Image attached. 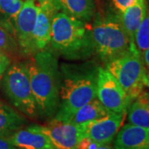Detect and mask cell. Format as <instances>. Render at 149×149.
<instances>
[{"label":"cell","instance_id":"1","mask_svg":"<svg viewBox=\"0 0 149 149\" xmlns=\"http://www.w3.org/2000/svg\"><path fill=\"white\" fill-rule=\"evenodd\" d=\"M27 66L30 84L37 107L43 118L56 115L60 104L61 79L57 61L48 51H39Z\"/></svg>","mask_w":149,"mask_h":149},{"label":"cell","instance_id":"2","mask_svg":"<svg viewBox=\"0 0 149 149\" xmlns=\"http://www.w3.org/2000/svg\"><path fill=\"white\" fill-rule=\"evenodd\" d=\"M50 44L53 51L70 59L87 57L95 50L91 28L63 12L54 16Z\"/></svg>","mask_w":149,"mask_h":149},{"label":"cell","instance_id":"3","mask_svg":"<svg viewBox=\"0 0 149 149\" xmlns=\"http://www.w3.org/2000/svg\"><path fill=\"white\" fill-rule=\"evenodd\" d=\"M97 72L94 70L67 73L60 88V104L54 118L69 121L80 108L96 99Z\"/></svg>","mask_w":149,"mask_h":149},{"label":"cell","instance_id":"4","mask_svg":"<svg viewBox=\"0 0 149 149\" xmlns=\"http://www.w3.org/2000/svg\"><path fill=\"white\" fill-rule=\"evenodd\" d=\"M91 30L95 50L105 63L135 47L124 31L119 17L97 19Z\"/></svg>","mask_w":149,"mask_h":149},{"label":"cell","instance_id":"5","mask_svg":"<svg viewBox=\"0 0 149 149\" xmlns=\"http://www.w3.org/2000/svg\"><path fill=\"white\" fill-rule=\"evenodd\" d=\"M106 68L132 101L144 91L147 84V70L142 56L135 47L106 63Z\"/></svg>","mask_w":149,"mask_h":149},{"label":"cell","instance_id":"6","mask_svg":"<svg viewBox=\"0 0 149 149\" xmlns=\"http://www.w3.org/2000/svg\"><path fill=\"white\" fill-rule=\"evenodd\" d=\"M3 91L13 105L29 117H36L37 107L26 65H11L3 80Z\"/></svg>","mask_w":149,"mask_h":149},{"label":"cell","instance_id":"7","mask_svg":"<svg viewBox=\"0 0 149 149\" xmlns=\"http://www.w3.org/2000/svg\"><path fill=\"white\" fill-rule=\"evenodd\" d=\"M96 97L107 109L116 113H127L131 99L118 80L106 69L97 70Z\"/></svg>","mask_w":149,"mask_h":149},{"label":"cell","instance_id":"8","mask_svg":"<svg viewBox=\"0 0 149 149\" xmlns=\"http://www.w3.org/2000/svg\"><path fill=\"white\" fill-rule=\"evenodd\" d=\"M47 135L55 149H77L85 138L80 124L53 118L47 125H33Z\"/></svg>","mask_w":149,"mask_h":149},{"label":"cell","instance_id":"9","mask_svg":"<svg viewBox=\"0 0 149 149\" xmlns=\"http://www.w3.org/2000/svg\"><path fill=\"white\" fill-rule=\"evenodd\" d=\"M125 113H111L104 117L80 124L85 138L99 145L111 144L122 127Z\"/></svg>","mask_w":149,"mask_h":149},{"label":"cell","instance_id":"10","mask_svg":"<svg viewBox=\"0 0 149 149\" xmlns=\"http://www.w3.org/2000/svg\"><path fill=\"white\" fill-rule=\"evenodd\" d=\"M39 6L34 0H25L14 21V36L25 52H34L32 34Z\"/></svg>","mask_w":149,"mask_h":149},{"label":"cell","instance_id":"11","mask_svg":"<svg viewBox=\"0 0 149 149\" xmlns=\"http://www.w3.org/2000/svg\"><path fill=\"white\" fill-rule=\"evenodd\" d=\"M39 6L32 34L34 51H42L50 44L52 20L58 10L51 0H43Z\"/></svg>","mask_w":149,"mask_h":149},{"label":"cell","instance_id":"12","mask_svg":"<svg viewBox=\"0 0 149 149\" xmlns=\"http://www.w3.org/2000/svg\"><path fill=\"white\" fill-rule=\"evenodd\" d=\"M115 149H149V128L133 124L121 127L114 139Z\"/></svg>","mask_w":149,"mask_h":149},{"label":"cell","instance_id":"13","mask_svg":"<svg viewBox=\"0 0 149 149\" xmlns=\"http://www.w3.org/2000/svg\"><path fill=\"white\" fill-rule=\"evenodd\" d=\"M8 139L18 149H55L47 135L33 125L17 130Z\"/></svg>","mask_w":149,"mask_h":149},{"label":"cell","instance_id":"14","mask_svg":"<svg viewBox=\"0 0 149 149\" xmlns=\"http://www.w3.org/2000/svg\"><path fill=\"white\" fill-rule=\"evenodd\" d=\"M145 0H137L134 3L120 13L119 20L131 42L134 44V35L147 13Z\"/></svg>","mask_w":149,"mask_h":149},{"label":"cell","instance_id":"15","mask_svg":"<svg viewBox=\"0 0 149 149\" xmlns=\"http://www.w3.org/2000/svg\"><path fill=\"white\" fill-rule=\"evenodd\" d=\"M57 10L81 21H90L94 15L93 0H51Z\"/></svg>","mask_w":149,"mask_h":149},{"label":"cell","instance_id":"16","mask_svg":"<svg viewBox=\"0 0 149 149\" xmlns=\"http://www.w3.org/2000/svg\"><path fill=\"white\" fill-rule=\"evenodd\" d=\"M127 113L130 124L149 128V92L143 91L134 99Z\"/></svg>","mask_w":149,"mask_h":149},{"label":"cell","instance_id":"17","mask_svg":"<svg viewBox=\"0 0 149 149\" xmlns=\"http://www.w3.org/2000/svg\"><path fill=\"white\" fill-rule=\"evenodd\" d=\"M26 119L11 107L0 103V137L8 138L20 129Z\"/></svg>","mask_w":149,"mask_h":149},{"label":"cell","instance_id":"18","mask_svg":"<svg viewBox=\"0 0 149 149\" xmlns=\"http://www.w3.org/2000/svg\"><path fill=\"white\" fill-rule=\"evenodd\" d=\"M113 112L103 106L99 100L96 98L92 101L80 108L69 119V122L76 124H82L85 123L91 122L100 118L104 117Z\"/></svg>","mask_w":149,"mask_h":149},{"label":"cell","instance_id":"19","mask_svg":"<svg viewBox=\"0 0 149 149\" xmlns=\"http://www.w3.org/2000/svg\"><path fill=\"white\" fill-rule=\"evenodd\" d=\"M23 4L22 0H0V25L14 36V21Z\"/></svg>","mask_w":149,"mask_h":149},{"label":"cell","instance_id":"20","mask_svg":"<svg viewBox=\"0 0 149 149\" xmlns=\"http://www.w3.org/2000/svg\"><path fill=\"white\" fill-rule=\"evenodd\" d=\"M134 45L141 56L149 47V8L134 35Z\"/></svg>","mask_w":149,"mask_h":149},{"label":"cell","instance_id":"21","mask_svg":"<svg viewBox=\"0 0 149 149\" xmlns=\"http://www.w3.org/2000/svg\"><path fill=\"white\" fill-rule=\"evenodd\" d=\"M16 48V42L9 32L0 26V52H11Z\"/></svg>","mask_w":149,"mask_h":149},{"label":"cell","instance_id":"22","mask_svg":"<svg viewBox=\"0 0 149 149\" xmlns=\"http://www.w3.org/2000/svg\"><path fill=\"white\" fill-rule=\"evenodd\" d=\"M81 149H115L113 147H112L111 144H106V145H99L96 144L91 140L86 139L82 144Z\"/></svg>","mask_w":149,"mask_h":149},{"label":"cell","instance_id":"23","mask_svg":"<svg viewBox=\"0 0 149 149\" xmlns=\"http://www.w3.org/2000/svg\"><path fill=\"white\" fill-rule=\"evenodd\" d=\"M137 0H113V3L114 4V7L121 13L123 10H125L128 7L131 6Z\"/></svg>","mask_w":149,"mask_h":149},{"label":"cell","instance_id":"24","mask_svg":"<svg viewBox=\"0 0 149 149\" xmlns=\"http://www.w3.org/2000/svg\"><path fill=\"white\" fill-rule=\"evenodd\" d=\"M10 64V60L3 53L0 52V75L3 74Z\"/></svg>","mask_w":149,"mask_h":149},{"label":"cell","instance_id":"25","mask_svg":"<svg viewBox=\"0 0 149 149\" xmlns=\"http://www.w3.org/2000/svg\"><path fill=\"white\" fill-rule=\"evenodd\" d=\"M0 149H18L9 142L8 138L0 137Z\"/></svg>","mask_w":149,"mask_h":149},{"label":"cell","instance_id":"26","mask_svg":"<svg viewBox=\"0 0 149 149\" xmlns=\"http://www.w3.org/2000/svg\"><path fill=\"white\" fill-rule=\"evenodd\" d=\"M142 58L143 59V63L149 68V47L145 51L142 55Z\"/></svg>","mask_w":149,"mask_h":149},{"label":"cell","instance_id":"27","mask_svg":"<svg viewBox=\"0 0 149 149\" xmlns=\"http://www.w3.org/2000/svg\"><path fill=\"white\" fill-rule=\"evenodd\" d=\"M146 86L149 87V72L147 71V84H146Z\"/></svg>","mask_w":149,"mask_h":149},{"label":"cell","instance_id":"28","mask_svg":"<svg viewBox=\"0 0 149 149\" xmlns=\"http://www.w3.org/2000/svg\"><path fill=\"white\" fill-rule=\"evenodd\" d=\"M39 1H40V2H42V1H43V0H39Z\"/></svg>","mask_w":149,"mask_h":149}]
</instances>
